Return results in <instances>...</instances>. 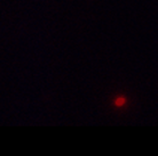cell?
Segmentation results:
<instances>
[{
	"instance_id": "6da1fadb",
	"label": "cell",
	"mask_w": 158,
	"mask_h": 156,
	"mask_svg": "<svg viewBox=\"0 0 158 156\" xmlns=\"http://www.w3.org/2000/svg\"><path fill=\"white\" fill-rule=\"evenodd\" d=\"M125 103H126L125 98H124V97H118L117 99H116L115 105L118 106V107H120V106H124V104H125Z\"/></svg>"
}]
</instances>
